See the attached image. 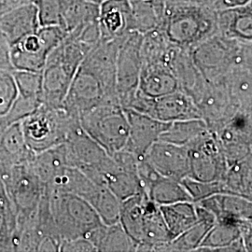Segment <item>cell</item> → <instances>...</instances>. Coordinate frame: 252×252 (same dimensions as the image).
I'll return each instance as SVG.
<instances>
[{
  "label": "cell",
  "mask_w": 252,
  "mask_h": 252,
  "mask_svg": "<svg viewBox=\"0 0 252 252\" xmlns=\"http://www.w3.org/2000/svg\"><path fill=\"white\" fill-rule=\"evenodd\" d=\"M83 131L111 156L126 148L129 124L120 103H107L92 108L80 118Z\"/></svg>",
  "instance_id": "ba28073f"
},
{
  "label": "cell",
  "mask_w": 252,
  "mask_h": 252,
  "mask_svg": "<svg viewBox=\"0 0 252 252\" xmlns=\"http://www.w3.org/2000/svg\"><path fill=\"white\" fill-rule=\"evenodd\" d=\"M9 126V123L4 119L3 116H1V117H0V138H1V136L4 134L5 130L7 129V127Z\"/></svg>",
  "instance_id": "ee69618b"
},
{
  "label": "cell",
  "mask_w": 252,
  "mask_h": 252,
  "mask_svg": "<svg viewBox=\"0 0 252 252\" xmlns=\"http://www.w3.org/2000/svg\"><path fill=\"white\" fill-rule=\"evenodd\" d=\"M181 182L189 192V196L193 202H198L200 200L220 193L230 194L225 184L221 180L200 181L187 177L181 180Z\"/></svg>",
  "instance_id": "8d00e7d4"
},
{
  "label": "cell",
  "mask_w": 252,
  "mask_h": 252,
  "mask_svg": "<svg viewBox=\"0 0 252 252\" xmlns=\"http://www.w3.org/2000/svg\"><path fill=\"white\" fill-rule=\"evenodd\" d=\"M35 154L27 145L21 122L9 125L0 138V169L31 162Z\"/></svg>",
  "instance_id": "cb8c5ba5"
},
{
  "label": "cell",
  "mask_w": 252,
  "mask_h": 252,
  "mask_svg": "<svg viewBox=\"0 0 252 252\" xmlns=\"http://www.w3.org/2000/svg\"><path fill=\"white\" fill-rule=\"evenodd\" d=\"M16 85L17 95L27 99L42 103V76L41 72L27 70H12Z\"/></svg>",
  "instance_id": "d590c367"
},
{
  "label": "cell",
  "mask_w": 252,
  "mask_h": 252,
  "mask_svg": "<svg viewBox=\"0 0 252 252\" xmlns=\"http://www.w3.org/2000/svg\"><path fill=\"white\" fill-rule=\"evenodd\" d=\"M99 5L83 0H63L61 28L68 34L78 27L98 21Z\"/></svg>",
  "instance_id": "4dcf8cb0"
},
{
  "label": "cell",
  "mask_w": 252,
  "mask_h": 252,
  "mask_svg": "<svg viewBox=\"0 0 252 252\" xmlns=\"http://www.w3.org/2000/svg\"><path fill=\"white\" fill-rule=\"evenodd\" d=\"M221 181L230 194L252 199V156L227 164L225 176Z\"/></svg>",
  "instance_id": "d6a6232c"
},
{
  "label": "cell",
  "mask_w": 252,
  "mask_h": 252,
  "mask_svg": "<svg viewBox=\"0 0 252 252\" xmlns=\"http://www.w3.org/2000/svg\"><path fill=\"white\" fill-rule=\"evenodd\" d=\"M222 81L234 106L239 110L252 112V67L233 69Z\"/></svg>",
  "instance_id": "83f0119b"
},
{
  "label": "cell",
  "mask_w": 252,
  "mask_h": 252,
  "mask_svg": "<svg viewBox=\"0 0 252 252\" xmlns=\"http://www.w3.org/2000/svg\"><path fill=\"white\" fill-rule=\"evenodd\" d=\"M12 70L0 66V117L8 112L17 94Z\"/></svg>",
  "instance_id": "f35d334b"
},
{
  "label": "cell",
  "mask_w": 252,
  "mask_h": 252,
  "mask_svg": "<svg viewBox=\"0 0 252 252\" xmlns=\"http://www.w3.org/2000/svg\"><path fill=\"white\" fill-rule=\"evenodd\" d=\"M124 108L143 113L164 123L201 119L194 100L180 90L155 98L146 96L136 91L135 95Z\"/></svg>",
  "instance_id": "8fae6325"
},
{
  "label": "cell",
  "mask_w": 252,
  "mask_h": 252,
  "mask_svg": "<svg viewBox=\"0 0 252 252\" xmlns=\"http://www.w3.org/2000/svg\"><path fill=\"white\" fill-rule=\"evenodd\" d=\"M40 27H60L62 24L63 0H36Z\"/></svg>",
  "instance_id": "74e56055"
},
{
  "label": "cell",
  "mask_w": 252,
  "mask_h": 252,
  "mask_svg": "<svg viewBox=\"0 0 252 252\" xmlns=\"http://www.w3.org/2000/svg\"><path fill=\"white\" fill-rule=\"evenodd\" d=\"M191 57L207 82L223 81L230 71L252 67V41H240L216 34L191 51Z\"/></svg>",
  "instance_id": "5b68a950"
},
{
  "label": "cell",
  "mask_w": 252,
  "mask_h": 252,
  "mask_svg": "<svg viewBox=\"0 0 252 252\" xmlns=\"http://www.w3.org/2000/svg\"><path fill=\"white\" fill-rule=\"evenodd\" d=\"M122 39H100L86 54L62 103V108L70 116L80 120L99 105L120 103L116 88V59Z\"/></svg>",
  "instance_id": "6da1fadb"
},
{
  "label": "cell",
  "mask_w": 252,
  "mask_h": 252,
  "mask_svg": "<svg viewBox=\"0 0 252 252\" xmlns=\"http://www.w3.org/2000/svg\"><path fill=\"white\" fill-rule=\"evenodd\" d=\"M201 119L210 132H216L240 111L230 98L223 81L207 82L197 100Z\"/></svg>",
  "instance_id": "9a60e30c"
},
{
  "label": "cell",
  "mask_w": 252,
  "mask_h": 252,
  "mask_svg": "<svg viewBox=\"0 0 252 252\" xmlns=\"http://www.w3.org/2000/svg\"><path fill=\"white\" fill-rule=\"evenodd\" d=\"M169 65L178 81L179 90L188 94L196 103L206 88L207 81L193 62L190 51L176 46Z\"/></svg>",
  "instance_id": "d6986e66"
},
{
  "label": "cell",
  "mask_w": 252,
  "mask_h": 252,
  "mask_svg": "<svg viewBox=\"0 0 252 252\" xmlns=\"http://www.w3.org/2000/svg\"><path fill=\"white\" fill-rule=\"evenodd\" d=\"M218 33L228 38L252 41V1L217 9Z\"/></svg>",
  "instance_id": "7402d4cb"
},
{
  "label": "cell",
  "mask_w": 252,
  "mask_h": 252,
  "mask_svg": "<svg viewBox=\"0 0 252 252\" xmlns=\"http://www.w3.org/2000/svg\"><path fill=\"white\" fill-rule=\"evenodd\" d=\"M120 223L137 245L136 252H160L173 239L160 206L144 192L122 201Z\"/></svg>",
  "instance_id": "3957f363"
},
{
  "label": "cell",
  "mask_w": 252,
  "mask_h": 252,
  "mask_svg": "<svg viewBox=\"0 0 252 252\" xmlns=\"http://www.w3.org/2000/svg\"><path fill=\"white\" fill-rule=\"evenodd\" d=\"M80 121L62 107L41 104L21 122L28 147L35 153L63 144Z\"/></svg>",
  "instance_id": "8992f818"
},
{
  "label": "cell",
  "mask_w": 252,
  "mask_h": 252,
  "mask_svg": "<svg viewBox=\"0 0 252 252\" xmlns=\"http://www.w3.org/2000/svg\"><path fill=\"white\" fill-rule=\"evenodd\" d=\"M241 223L216 221L195 252H246L240 233Z\"/></svg>",
  "instance_id": "d4e9b609"
},
{
  "label": "cell",
  "mask_w": 252,
  "mask_h": 252,
  "mask_svg": "<svg viewBox=\"0 0 252 252\" xmlns=\"http://www.w3.org/2000/svg\"><path fill=\"white\" fill-rule=\"evenodd\" d=\"M207 130V125L202 119H189L173 122L162 133L159 140L188 147L200 135L206 133Z\"/></svg>",
  "instance_id": "836d02e7"
},
{
  "label": "cell",
  "mask_w": 252,
  "mask_h": 252,
  "mask_svg": "<svg viewBox=\"0 0 252 252\" xmlns=\"http://www.w3.org/2000/svg\"><path fill=\"white\" fill-rule=\"evenodd\" d=\"M36 0H0V13L24 4L35 3Z\"/></svg>",
  "instance_id": "b9f144b4"
},
{
  "label": "cell",
  "mask_w": 252,
  "mask_h": 252,
  "mask_svg": "<svg viewBox=\"0 0 252 252\" xmlns=\"http://www.w3.org/2000/svg\"><path fill=\"white\" fill-rule=\"evenodd\" d=\"M83 1H87V2H91V3H94V4L100 5L104 0H83Z\"/></svg>",
  "instance_id": "f6af8a7d"
},
{
  "label": "cell",
  "mask_w": 252,
  "mask_h": 252,
  "mask_svg": "<svg viewBox=\"0 0 252 252\" xmlns=\"http://www.w3.org/2000/svg\"><path fill=\"white\" fill-rule=\"evenodd\" d=\"M146 194L159 206L184 201L193 202L181 181L162 175H159L154 180L147 189Z\"/></svg>",
  "instance_id": "1f68e13d"
},
{
  "label": "cell",
  "mask_w": 252,
  "mask_h": 252,
  "mask_svg": "<svg viewBox=\"0 0 252 252\" xmlns=\"http://www.w3.org/2000/svg\"><path fill=\"white\" fill-rule=\"evenodd\" d=\"M165 2H184V3H194L200 5H206L214 8L213 0H163ZM215 9V8H214Z\"/></svg>",
  "instance_id": "7bdbcfd3"
},
{
  "label": "cell",
  "mask_w": 252,
  "mask_h": 252,
  "mask_svg": "<svg viewBox=\"0 0 252 252\" xmlns=\"http://www.w3.org/2000/svg\"><path fill=\"white\" fill-rule=\"evenodd\" d=\"M194 203L209 210L216 221L241 223L252 220V199L241 195L220 193Z\"/></svg>",
  "instance_id": "44dd1931"
},
{
  "label": "cell",
  "mask_w": 252,
  "mask_h": 252,
  "mask_svg": "<svg viewBox=\"0 0 252 252\" xmlns=\"http://www.w3.org/2000/svg\"><path fill=\"white\" fill-rule=\"evenodd\" d=\"M47 193L54 225L62 241L81 237L87 239L91 233L105 224L85 199L71 193Z\"/></svg>",
  "instance_id": "52a82bcc"
},
{
  "label": "cell",
  "mask_w": 252,
  "mask_h": 252,
  "mask_svg": "<svg viewBox=\"0 0 252 252\" xmlns=\"http://www.w3.org/2000/svg\"><path fill=\"white\" fill-rule=\"evenodd\" d=\"M95 247L96 252H136L137 245L119 222L103 224L87 238Z\"/></svg>",
  "instance_id": "4316f807"
},
{
  "label": "cell",
  "mask_w": 252,
  "mask_h": 252,
  "mask_svg": "<svg viewBox=\"0 0 252 252\" xmlns=\"http://www.w3.org/2000/svg\"><path fill=\"white\" fill-rule=\"evenodd\" d=\"M59 252H96L95 247L86 238H75L71 240H63L60 246Z\"/></svg>",
  "instance_id": "ab89813d"
},
{
  "label": "cell",
  "mask_w": 252,
  "mask_h": 252,
  "mask_svg": "<svg viewBox=\"0 0 252 252\" xmlns=\"http://www.w3.org/2000/svg\"><path fill=\"white\" fill-rule=\"evenodd\" d=\"M17 220L0 180V252H13V236Z\"/></svg>",
  "instance_id": "e575fe53"
},
{
  "label": "cell",
  "mask_w": 252,
  "mask_h": 252,
  "mask_svg": "<svg viewBox=\"0 0 252 252\" xmlns=\"http://www.w3.org/2000/svg\"><path fill=\"white\" fill-rule=\"evenodd\" d=\"M0 66L11 68L9 63V45L6 38L0 32Z\"/></svg>",
  "instance_id": "60d3db41"
},
{
  "label": "cell",
  "mask_w": 252,
  "mask_h": 252,
  "mask_svg": "<svg viewBox=\"0 0 252 252\" xmlns=\"http://www.w3.org/2000/svg\"><path fill=\"white\" fill-rule=\"evenodd\" d=\"M100 39L121 38L132 31V9L129 0H104L99 5Z\"/></svg>",
  "instance_id": "ac0fdd59"
},
{
  "label": "cell",
  "mask_w": 252,
  "mask_h": 252,
  "mask_svg": "<svg viewBox=\"0 0 252 252\" xmlns=\"http://www.w3.org/2000/svg\"><path fill=\"white\" fill-rule=\"evenodd\" d=\"M195 204L198 221L160 249L161 252H195L210 228L216 223V218L207 208Z\"/></svg>",
  "instance_id": "484cf974"
},
{
  "label": "cell",
  "mask_w": 252,
  "mask_h": 252,
  "mask_svg": "<svg viewBox=\"0 0 252 252\" xmlns=\"http://www.w3.org/2000/svg\"><path fill=\"white\" fill-rule=\"evenodd\" d=\"M178 90V81L168 63H142L137 92L155 98Z\"/></svg>",
  "instance_id": "603a6c76"
},
{
  "label": "cell",
  "mask_w": 252,
  "mask_h": 252,
  "mask_svg": "<svg viewBox=\"0 0 252 252\" xmlns=\"http://www.w3.org/2000/svg\"><path fill=\"white\" fill-rule=\"evenodd\" d=\"M39 27L35 3L24 4L0 13V32L9 46L35 33Z\"/></svg>",
  "instance_id": "ffe728a7"
},
{
  "label": "cell",
  "mask_w": 252,
  "mask_h": 252,
  "mask_svg": "<svg viewBox=\"0 0 252 252\" xmlns=\"http://www.w3.org/2000/svg\"><path fill=\"white\" fill-rule=\"evenodd\" d=\"M143 35L131 31L123 37L116 59V88L120 103L125 107L138 88L141 72Z\"/></svg>",
  "instance_id": "7c38bea8"
},
{
  "label": "cell",
  "mask_w": 252,
  "mask_h": 252,
  "mask_svg": "<svg viewBox=\"0 0 252 252\" xmlns=\"http://www.w3.org/2000/svg\"><path fill=\"white\" fill-rule=\"evenodd\" d=\"M132 9V31L145 35L162 24L163 0H129Z\"/></svg>",
  "instance_id": "f1b7e54d"
},
{
  "label": "cell",
  "mask_w": 252,
  "mask_h": 252,
  "mask_svg": "<svg viewBox=\"0 0 252 252\" xmlns=\"http://www.w3.org/2000/svg\"><path fill=\"white\" fill-rule=\"evenodd\" d=\"M147 161L163 177L181 181L189 175L188 148L158 140L145 154Z\"/></svg>",
  "instance_id": "2e32d148"
},
{
  "label": "cell",
  "mask_w": 252,
  "mask_h": 252,
  "mask_svg": "<svg viewBox=\"0 0 252 252\" xmlns=\"http://www.w3.org/2000/svg\"><path fill=\"white\" fill-rule=\"evenodd\" d=\"M164 2L161 30L177 47L191 51L218 34L217 9L194 3Z\"/></svg>",
  "instance_id": "7a4b0ae2"
},
{
  "label": "cell",
  "mask_w": 252,
  "mask_h": 252,
  "mask_svg": "<svg viewBox=\"0 0 252 252\" xmlns=\"http://www.w3.org/2000/svg\"><path fill=\"white\" fill-rule=\"evenodd\" d=\"M92 49L72 34H67L50 53L41 71L42 104L62 107L75 74Z\"/></svg>",
  "instance_id": "277c9868"
},
{
  "label": "cell",
  "mask_w": 252,
  "mask_h": 252,
  "mask_svg": "<svg viewBox=\"0 0 252 252\" xmlns=\"http://www.w3.org/2000/svg\"><path fill=\"white\" fill-rule=\"evenodd\" d=\"M160 209L173 239L198 221L194 202L184 201L162 205Z\"/></svg>",
  "instance_id": "f546056e"
},
{
  "label": "cell",
  "mask_w": 252,
  "mask_h": 252,
  "mask_svg": "<svg viewBox=\"0 0 252 252\" xmlns=\"http://www.w3.org/2000/svg\"><path fill=\"white\" fill-rule=\"evenodd\" d=\"M212 133L227 164L252 156V112L238 111L224 126Z\"/></svg>",
  "instance_id": "5bb4252c"
},
{
  "label": "cell",
  "mask_w": 252,
  "mask_h": 252,
  "mask_svg": "<svg viewBox=\"0 0 252 252\" xmlns=\"http://www.w3.org/2000/svg\"><path fill=\"white\" fill-rule=\"evenodd\" d=\"M0 180L15 213L17 224L36 213L45 188L31 162L0 169Z\"/></svg>",
  "instance_id": "9c48e42d"
},
{
  "label": "cell",
  "mask_w": 252,
  "mask_h": 252,
  "mask_svg": "<svg viewBox=\"0 0 252 252\" xmlns=\"http://www.w3.org/2000/svg\"><path fill=\"white\" fill-rule=\"evenodd\" d=\"M67 33L60 27H40L35 33L9 46V63L14 70L41 72L48 55Z\"/></svg>",
  "instance_id": "30bf717a"
},
{
  "label": "cell",
  "mask_w": 252,
  "mask_h": 252,
  "mask_svg": "<svg viewBox=\"0 0 252 252\" xmlns=\"http://www.w3.org/2000/svg\"><path fill=\"white\" fill-rule=\"evenodd\" d=\"M187 148L189 151V178L200 181L223 180L227 162L212 132L207 130Z\"/></svg>",
  "instance_id": "4fadbf2b"
},
{
  "label": "cell",
  "mask_w": 252,
  "mask_h": 252,
  "mask_svg": "<svg viewBox=\"0 0 252 252\" xmlns=\"http://www.w3.org/2000/svg\"><path fill=\"white\" fill-rule=\"evenodd\" d=\"M129 124L126 150L138 157H143L149 149L159 140L170 123H164L135 110L125 108Z\"/></svg>",
  "instance_id": "e0dca14e"
}]
</instances>
